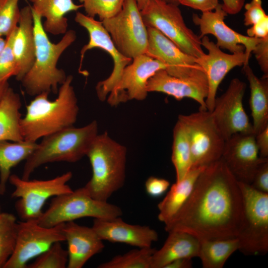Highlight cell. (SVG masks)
Here are the masks:
<instances>
[{
  "instance_id": "1",
  "label": "cell",
  "mask_w": 268,
  "mask_h": 268,
  "mask_svg": "<svg viewBox=\"0 0 268 268\" xmlns=\"http://www.w3.org/2000/svg\"><path fill=\"white\" fill-rule=\"evenodd\" d=\"M242 216L238 182L221 158L202 171L190 196L165 224V230L185 232L199 239L234 238L239 232Z\"/></svg>"
},
{
  "instance_id": "2",
  "label": "cell",
  "mask_w": 268,
  "mask_h": 268,
  "mask_svg": "<svg viewBox=\"0 0 268 268\" xmlns=\"http://www.w3.org/2000/svg\"><path fill=\"white\" fill-rule=\"evenodd\" d=\"M72 80L71 75L67 76L55 100H49V94L42 93L35 96L26 106V113L20 122L23 140L36 142L40 138L73 126L79 107Z\"/></svg>"
},
{
  "instance_id": "3",
  "label": "cell",
  "mask_w": 268,
  "mask_h": 268,
  "mask_svg": "<svg viewBox=\"0 0 268 268\" xmlns=\"http://www.w3.org/2000/svg\"><path fill=\"white\" fill-rule=\"evenodd\" d=\"M35 43V58L33 66L21 80L25 92L30 96L42 93L57 94L58 86L63 84L67 75L57 67L63 52L76 40L73 30L67 31L57 43L49 40L42 22V17L32 9Z\"/></svg>"
},
{
  "instance_id": "4",
  "label": "cell",
  "mask_w": 268,
  "mask_h": 268,
  "mask_svg": "<svg viewBox=\"0 0 268 268\" xmlns=\"http://www.w3.org/2000/svg\"><path fill=\"white\" fill-rule=\"evenodd\" d=\"M86 156L89 160L92 174L83 187L93 198L107 201L125 184L127 147L104 132L97 135Z\"/></svg>"
},
{
  "instance_id": "5",
  "label": "cell",
  "mask_w": 268,
  "mask_h": 268,
  "mask_svg": "<svg viewBox=\"0 0 268 268\" xmlns=\"http://www.w3.org/2000/svg\"><path fill=\"white\" fill-rule=\"evenodd\" d=\"M99 134L96 121L80 128H65L43 137L25 160L22 178L29 179L40 166L49 163H74L83 158Z\"/></svg>"
},
{
  "instance_id": "6",
  "label": "cell",
  "mask_w": 268,
  "mask_h": 268,
  "mask_svg": "<svg viewBox=\"0 0 268 268\" xmlns=\"http://www.w3.org/2000/svg\"><path fill=\"white\" fill-rule=\"evenodd\" d=\"M122 214L119 206L93 198L82 187L52 198L49 207L37 221L50 227L83 217L108 219Z\"/></svg>"
},
{
  "instance_id": "7",
  "label": "cell",
  "mask_w": 268,
  "mask_h": 268,
  "mask_svg": "<svg viewBox=\"0 0 268 268\" xmlns=\"http://www.w3.org/2000/svg\"><path fill=\"white\" fill-rule=\"evenodd\" d=\"M243 201V216L237 239L239 249L246 255L268 251V193L238 182Z\"/></svg>"
},
{
  "instance_id": "8",
  "label": "cell",
  "mask_w": 268,
  "mask_h": 268,
  "mask_svg": "<svg viewBox=\"0 0 268 268\" xmlns=\"http://www.w3.org/2000/svg\"><path fill=\"white\" fill-rule=\"evenodd\" d=\"M140 13L146 27L158 30L184 53L196 58L205 54L201 39L188 27L178 5L162 0H148Z\"/></svg>"
},
{
  "instance_id": "9",
  "label": "cell",
  "mask_w": 268,
  "mask_h": 268,
  "mask_svg": "<svg viewBox=\"0 0 268 268\" xmlns=\"http://www.w3.org/2000/svg\"><path fill=\"white\" fill-rule=\"evenodd\" d=\"M72 177L70 171L48 180H26L10 175L8 181L15 188L11 197L18 199L15 209L21 221H37L48 200L71 192L67 182Z\"/></svg>"
},
{
  "instance_id": "10",
  "label": "cell",
  "mask_w": 268,
  "mask_h": 268,
  "mask_svg": "<svg viewBox=\"0 0 268 268\" xmlns=\"http://www.w3.org/2000/svg\"><path fill=\"white\" fill-rule=\"evenodd\" d=\"M101 22L117 50L124 56L133 60L145 54L148 32L136 0H125L117 14Z\"/></svg>"
},
{
  "instance_id": "11",
  "label": "cell",
  "mask_w": 268,
  "mask_h": 268,
  "mask_svg": "<svg viewBox=\"0 0 268 268\" xmlns=\"http://www.w3.org/2000/svg\"><path fill=\"white\" fill-rule=\"evenodd\" d=\"M189 137L192 166H206L222 157L225 140L207 110L179 115Z\"/></svg>"
},
{
  "instance_id": "12",
  "label": "cell",
  "mask_w": 268,
  "mask_h": 268,
  "mask_svg": "<svg viewBox=\"0 0 268 268\" xmlns=\"http://www.w3.org/2000/svg\"><path fill=\"white\" fill-rule=\"evenodd\" d=\"M74 20L87 31L89 37L88 43L80 51V68L85 53L93 48L104 50L113 60V68L111 73L107 78L98 82L96 86L98 99L104 101L118 83L124 68L133 60L124 56L117 50L101 21L79 11L76 12Z\"/></svg>"
},
{
  "instance_id": "13",
  "label": "cell",
  "mask_w": 268,
  "mask_h": 268,
  "mask_svg": "<svg viewBox=\"0 0 268 268\" xmlns=\"http://www.w3.org/2000/svg\"><path fill=\"white\" fill-rule=\"evenodd\" d=\"M64 224L49 227L40 225L36 220L18 222L15 250L4 268H27L30 260L53 244L65 241Z\"/></svg>"
},
{
  "instance_id": "14",
  "label": "cell",
  "mask_w": 268,
  "mask_h": 268,
  "mask_svg": "<svg viewBox=\"0 0 268 268\" xmlns=\"http://www.w3.org/2000/svg\"><path fill=\"white\" fill-rule=\"evenodd\" d=\"M246 85L238 78L231 80L226 91L215 99L212 118L226 140L238 134H254L243 104Z\"/></svg>"
},
{
  "instance_id": "15",
  "label": "cell",
  "mask_w": 268,
  "mask_h": 268,
  "mask_svg": "<svg viewBox=\"0 0 268 268\" xmlns=\"http://www.w3.org/2000/svg\"><path fill=\"white\" fill-rule=\"evenodd\" d=\"M166 68L165 64L145 54L135 57L124 68L118 83L107 97V102L115 106L129 100L145 99L148 93V80L156 71Z\"/></svg>"
},
{
  "instance_id": "16",
  "label": "cell",
  "mask_w": 268,
  "mask_h": 268,
  "mask_svg": "<svg viewBox=\"0 0 268 268\" xmlns=\"http://www.w3.org/2000/svg\"><path fill=\"white\" fill-rule=\"evenodd\" d=\"M227 15L219 3L214 11L202 12L200 16L194 13L192 19L200 28L201 39L208 34L213 35L217 40L216 45L220 49L227 50L232 54L244 52L246 63L249 64L251 53L260 38L242 35L230 28L224 21Z\"/></svg>"
},
{
  "instance_id": "17",
  "label": "cell",
  "mask_w": 268,
  "mask_h": 268,
  "mask_svg": "<svg viewBox=\"0 0 268 268\" xmlns=\"http://www.w3.org/2000/svg\"><path fill=\"white\" fill-rule=\"evenodd\" d=\"M255 136L238 133L225 141L221 158L237 182L250 185L258 167L268 160L260 157Z\"/></svg>"
},
{
  "instance_id": "18",
  "label": "cell",
  "mask_w": 268,
  "mask_h": 268,
  "mask_svg": "<svg viewBox=\"0 0 268 268\" xmlns=\"http://www.w3.org/2000/svg\"><path fill=\"white\" fill-rule=\"evenodd\" d=\"M146 88L148 93H165L177 100L191 98L199 104L200 110H207L205 99L208 94V82L203 69L183 77L171 75L165 69H160L149 79Z\"/></svg>"
},
{
  "instance_id": "19",
  "label": "cell",
  "mask_w": 268,
  "mask_h": 268,
  "mask_svg": "<svg viewBox=\"0 0 268 268\" xmlns=\"http://www.w3.org/2000/svg\"><path fill=\"white\" fill-rule=\"evenodd\" d=\"M201 43L208 53L197 58V63L202 67L206 75L208 91L205 104L207 111L211 112L214 107L217 89L226 74L236 67L248 64L244 52L224 53L206 35L201 38Z\"/></svg>"
},
{
  "instance_id": "20",
  "label": "cell",
  "mask_w": 268,
  "mask_h": 268,
  "mask_svg": "<svg viewBox=\"0 0 268 268\" xmlns=\"http://www.w3.org/2000/svg\"><path fill=\"white\" fill-rule=\"evenodd\" d=\"M147 29L148 41L145 54L165 64L168 74L187 77L202 69L197 63V58L184 53L158 30Z\"/></svg>"
},
{
  "instance_id": "21",
  "label": "cell",
  "mask_w": 268,
  "mask_h": 268,
  "mask_svg": "<svg viewBox=\"0 0 268 268\" xmlns=\"http://www.w3.org/2000/svg\"><path fill=\"white\" fill-rule=\"evenodd\" d=\"M92 227L103 241L124 243L138 248L151 247L158 239L154 229L148 226L128 223L121 216L108 219L95 218Z\"/></svg>"
},
{
  "instance_id": "22",
  "label": "cell",
  "mask_w": 268,
  "mask_h": 268,
  "mask_svg": "<svg viewBox=\"0 0 268 268\" xmlns=\"http://www.w3.org/2000/svg\"><path fill=\"white\" fill-rule=\"evenodd\" d=\"M63 232L67 244V268H82L105 247L92 227L69 221L63 224Z\"/></svg>"
},
{
  "instance_id": "23",
  "label": "cell",
  "mask_w": 268,
  "mask_h": 268,
  "mask_svg": "<svg viewBox=\"0 0 268 268\" xmlns=\"http://www.w3.org/2000/svg\"><path fill=\"white\" fill-rule=\"evenodd\" d=\"M12 50L17 65L15 78L21 81L33 66L35 58L33 15L31 6L27 5L20 9Z\"/></svg>"
},
{
  "instance_id": "24",
  "label": "cell",
  "mask_w": 268,
  "mask_h": 268,
  "mask_svg": "<svg viewBox=\"0 0 268 268\" xmlns=\"http://www.w3.org/2000/svg\"><path fill=\"white\" fill-rule=\"evenodd\" d=\"M162 247L153 253L151 268H164L174 260L198 257L200 240L196 236L181 231L168 232Z\"/></svg>"
},
{
  "instance_id": "25",
  "label": "cell",
  "mask_w": 268,
  "mask_h": 268,
  "mask_svg": "<svg viewBox=\"0 0 268 268\" xmlns=\"http://www.w3.org/2000/svg\"><path fill=\"white\" fill-rule=\"evenodd\" d=\"M31 8L45 20L43 26L46 33L54 35L64 34L68 27L66 15L77 11L82 5L74 3L72 0H29Z\"/></svg>"
},
{
  "instance_id": "26",
  "label": "cell",
  "mask_w": 268,
  "mask_h": 268,
  "mask_svg": "<svg viewBox=\"0 0 268 268\" xmlns=\"http://www.w3.org/2000/svg\"><path fill=\"white\" fill-rule=\"evenodd\" d=\"M205 167L192 166L183 180L171 186L164 198L158 204V219L164 225L174 217L187 201L197 178Z\"/></svg>"
},
{
  "instance_id": "27",
  "label": "cell",
  "mask_w": 268,
  "mask_h": 268,
  "mask_svg": "<svg viewBox=\"0 0 268 268\" xmlns=\"http://www.w3.org/2000/svg\"><path fill=\"white\" fill-rule=\"evenodd\" d=\"M243 69L249 83L252 125L256 135L268 127V78L258 77L249 64Z\"/></svg>"
},
{
  "instance_id": "28",
  "label": "cell",
  "mask_w": 268,
  "mask_h": 268,
  "mask_svg": "<svg viewBox=\"0 0 268 268\" xmlns=\"http://www.w3.org/2000/svg\"><path fill=\"white\" fill-rule=\"evenodd\" d=\"M20 98L9 87L0 103V141L23 140L21 128Z\"/></svg>"
},
{
  "instance_id": "29",
  "label": "cell",
  "mask_w": 268,
  "mask_h": 268,
  "mask_svg": "<svg viewBox=\"0 0 268 268\" xmlns=\"http://www.w3.org/2000/svg\"><path fill=\"white\" fill-rule=\"evenodd\" d=\"M35 141H0V195L6 190L11 170L23 160H26L37 146Z\"/></svg>"
},
{
  "instance_id": "30",
  "label": "cell",
  "mask_w": 268,
  "mask_h": 268,
  "mask_svg": "<svg viewBox=\"0 0 268 268\" xmlns=\"http://www.w3.org/2000/svg\"><path fill=\"white\" fill-rule=\"evenodd\" d=\"M200 240L198 257L203 268H222L229 257L239 249L236 238Z\"/></svg>"
},
{
  "instance_id": "31",
  "label": "cell",
  "mask_w": 268,
  "mask_h": 268,
  "mask_svg": "<svg viewBox=\"0 0 268 268\" xmlns=\"http://www.w3.org/2000/svg\"><path fill=\"white\" fill-rule=\"evenodd\" d=\"M171 161L175 169L176 182H180L192 167V160L187 132L183 124L179 120L173 131Z\"/></svg>"
},
{
  "instance_id": "32",
  "label": "cell",
  "mask_w": 268,
  "mask_h": 268,
  "mask_svg": "<svg viewBox=\"0 0 268 268\" xmlns=\"http://www.w3.org/2000/svg\"><path fill=\"white\" fill-rule=\"evenodd\" d=\"M18 222L16 216L10 213L1 212L0 215V268H4L15 248Z\"/></svg>"
},
{
  "instance_id": "33",
  "label": "cell",
  "mask_w": 268,
  "mask_h": 268,
  "mask_svg": "<svg viewBox=\"0 0 268 268\" xmlns=\"http://www.w3.org/2000/svg\"><path fill=\"white\" fill-rule=\"evenodd\" d=\"M156 249L151 247L137 248L117 255L102 263L99 268H151L152 255Z\"/></svg>"
},
{
  "instance_id": "34",
  "label": "cell",
  "mask_w": 268,
  "mask_h": 268,
  "mask_svg": "<svg viewBox=\"0 0 268 268\" xmlns=\"http://www.w3.org/2000/svg\"><path fill=\"white\" fill-rule=\"evenodd\" d=\"M67 263V250L63 248L62 242H57L28 264L27 268H66Z\"/></svg>"
},
{
  "instance_id": "35",
  "label": "cell",
  "mask_w": 268,
  "mask_h": 268,
  "mask_svg": "<svg viewBox=\"0 0 268 268\" xmlns=\"http://www.w3.org/2000/svg\"><path fill=\"white\" fill-rule=\"evenodd\" d=\"M82 3L86 15L98 16L101 21L111 18L122 9L125 0H78Z\"/></svg>"
},
{
  "instance_id": "36",
  "label": "cell",
  "mask_w": 268,
  "mask_h": 268,
  "mask_svg": "<svg viewBox=\"0 0 268 268\" xmlns=\"http://www.w3.org/2000/svg\"><path fill=\"white\" fill-rule=\"evenodd\" d=\"M19 0H0V37H7L18 26Z\"/></svg>"
},
{
  "instance_id": "37",
  "label": "cell",
  "mask_w": 268,
  "mask_h": 268,
  "mask_svg": "<svg viewBox=\"0 0 268 268\" xmlns=\"http://www.w3.org/2000/svg\"><path fill=\"white\" fill-rule=\"evenodd\" d=\"M17 27L5 38V45L0 53V81H7L17 73V65L12 50L13 40Z\"/></svg>"
},
{
  "instance_id": "38",
  "label": "cell",
  "mask_w": 268,
  "mask_h": 268,
  "mask_svg": "<svg viewBox=\"0 0 268 268\" xmlns=\"http://www.w3.org/2000/svg\"><path fill=\"white\" fill-rule=\"evenodd\" d=\"M244 7L246 10L244 19L245 26H252L267 15L263 8L262 0H251L245 4Z\"/></svg>"
},
{
  "instance_id": "39",
  "label": "cell",
  "mask_w": 268,
  "mask_h": 268,
  "mask_svg": "<svg viewBox=\"0 0 268 268\" xmlns=\"http://www.w3.org/2000/svg\"><path fill=\"white\" fill-rule=\"evenodd\" d=\"M252 53L264 73L263 77L268 78V37L260 38Z\"/></svg>"
},
{
  "instance_id": "40",
  "label": "cell",
  "mask_w": 268,
  "mask_h": 268,
  "mask_svg": "<svg viewBox=\"0 0 268 268\" xmlns=\"http://www.w3.org/2000/svg\"><path fill=\"white\" fill-rule=\"evenodd\" d=\"M170 183L164 178L150 176L145 183V188L147 194L154 198L160 197L168 189Z\"/></svg>"
},
{
  "instance_id": "41",
  "label": "cell",
  "mask_w": 268,
  "mask_h": 268,
  "mask_svg": "<svg viewBox=\"0 0 268 268\" xmlns=\"http://www.w3.org/2000/svg\"><path fill=\"white\" fill-rule=\"evenodd\" d=\"M250 185L258 191L268 193V160L258 167Z\"/></svg>"
},
{
  "instance_id": "42",
  "label": "cell",
  "mask_w": 268,
  "mask_h": 268,
  "mask_svg": "<svg viewBox=\"0 0 268 268\" xmlns=\"http://www.w3.org/2000/svg\"><path fill=\"white\" fill-rule=\"evenodd\" d=\"M179 4L202 12L212 11L219 4L218 0H178Z\"/></svg>"
},
{
  "instance_id": "43",
  "label": "cell",
  "mask_w": 268,
  "mask_h": 268,
  "mask_svg": "<svg viewBox=\"0 0 268 268\" xmlns=\"http://www.w3.org/2000/svg\"><path fill=\"white\" fill-rule=\"evenodd\" d=\"M248 36L255 38L268 37V15L253 24L247 30Z\"/></svg>"
},
{
  "instance_id": "44",
  "label": "cell",
  "mask_w": 268,
  "mask_h": 268,
  "mask_svg": "<svg viewBox=\"0 0 268 268\" xmlns=\"http://www.w3.org/2000/svg\"><path fill=\"white\" fill-rule=\"evenodd\" d=\"M255 135L256 143L260 157L268 158V127Z\"/></svg>"
},
{
  "instance_id": "45",
  "label": "cell",
  "mask_w": 268,
  "mask_h": 268,
  "mask_svg": "<svg viewBox=\"0 0 268 268\" xmlns=\"http://www.w3.org/2000/svg\"><path fill=\"white\" fill-rule=\"evenodd\" d=\"M222 7L224 11L229 14L239 13L244 5L245 0H222Z\"/></svg>"
},
{
  "instance_id": "46",
  "label": "cell",
  "mask_w": 268,
  "mask_h": 268,
  "mask_svg": "<svg viewBox=\"0 0 268 268\" xmlns=\"http://www.w3.org/2000/svg\"><path fill=\"white\" fill-rule=\"evenodd\" d=\"M192 259L181 258L170 262L164 268H191L192 267Z\"/></svg>"
},
{
  "instance_id": "47",
  "label": "cell",
  "mask_w": 268,
  "mask_h": 268,
  "mask_svg": "<svg viewBox=\"0 0 268 268\" xmlns=\"http://www.w3.org/2000/svg\"><path fill=\"white\" fill-rule=\"evenodd\" d=\"M9 87V84L7 81H0V103Z\"/></svg>"
},
{
  "instance_id": "48",
  "label": "cell",
  "mask_w": 268,
  "mask_h": 268,
  "mask_svg": "<svg viewBox=\"0 0 268 268\" xmlns=\"http://www.w3.org/2000/svg\"><path fill=\"white\" fill-rule=\"evenodd\" d=\"M147 1L148 0H136L137 4L140 10L144 7Z\"/></svg>"
},
{
  "instance_id": "49",
  "label": "cell",
  "mask_w": 268,
  "mask_h": 268,
  "mask_svg": "<svg viewBox=\"0 0 268 268\" xmlns=\"http://www.w3.org/2000/svg\"><path fill=\"white\" fill-rule=\"evenodd\" d=\"M6 43V39H3L2 37H0V53L4 48Z\"/></svg>"
},
{
  "instance_id": "50",
  "label": "cell",
  "mask_w": 268,
  "mask_h": 268,
  "mask_svg": "<svg viewBox=\"0 0 268 268\" xmlns=\"http://www.w3.org/2000/svg\"><path fill=\"white\" fill-rule=\"evenodd\" d=\"M162 0L167 3H172L174 4L177 5H179V4L178 3V0Z\"/></svg>"
},
{
  "instance_id": "51",
  "label": "cell",
  "mask_w": 268,
  "mask_h": 268,
  "mask_svg": "<svg viewBox=\"0 0 268 268\" xmlns=\"http://www.w3.org/2000/svg\"><path fill=\"white\" fill-rule=\"evenodd\" d=\"M1 213V212L0 207V215Z\"/></svg>"
}]
</instances>
